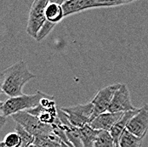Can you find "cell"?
Masks as SVG:
<instances>
[{
	"label": "cell",
	"instance_id": "5b68a950",
	"mask_svg": "<svg viewBox=\"0 0 148 147\" xmlns=\"http://www.w3.org/2000/svg\"><path fill=\"white\" fill-rule=\"evenodd\" d=\"M49 2V0H35L31 5L27 25V32L34 39L37 38L39 31L46 21L45 9Z\"/></svg>",
	"mask_w": 148,
	"mask_h": 147
},
{
	"label": "cell",
	"instance_id": "52a82bcc",
	"mask_svg": "<svg viewBox=\"0 0 148 147\" xmlns=\"http://www.w3.org/2000/svg\"><path fill=\"white\" fill-rule=\"evenodd\" d=\"M121 85L122 83H114V84L101 88L97 92L94 99L90 101L94 105L92 121L99 115L108 111L109 106L113 99V96L115 93L120 88Z\"/></svg>",
	"mask_w": 148,
	"mask_h": 147
},
{
	"label": "cell",
	"instance_id": "30bf717a",
	"mask_svg": "<svg viewBox=\"0 0 148 147\" xmlns=\"http://www.w3.org/2000/svg\"><path fill=\"white\" fill-rule=\"evenodd\" d=\"M123 112L112 113L107 111L96 117L89 125L95 130L110 132L113 126L123 116Z\"/></svg>",
	"mask_w": 148,
	"mask_h": 147
},
{
	"label": "cell",
	"instance_id": "4fadbf2b",
	"mask_svg": "<svg viewBox=\"0 0 148 147\" xmlns=\"http://www.w3.org/2000/svg\"><path fill=\"white\" fill-rule=\"evenodd\" d=\"M62 2H55V1L49 2L45 9V16L48 21L57 25L65 18L64 10L61 5Z\"/></svg>",
	"mask_w": 148,
	"mask_h": 147
},
{
	"label": "cell",
	"instance_id": "277c9868",
	"mask_svg": "<svg viewBox=\"0 0 148 147\" xmlns=\"http://www.w3.org/2000/svg\"><path fill=\"white\" fill-rule=\"evenodd\" d=\"M11 118L16 122V124L23 127L35 138L54 133L52 125H48L41 122L36 117L31 115L27 111L18 112L11 116Z\"/></svg>",
	"mask_w": 148,
	"mask_h": 147
},
{
	"label": "cell",
	"instance_id": "9c48e42d",
	"mask_svg": "<svg viewBox=\"0 0 148 147\" xmlns=\"http://www.w3.org/2000/svg\"><path fill=\"white\" fill-rule=\"evenodd\" d=\"M126 129L138 138L144 139L148 132V104H145L138 113L128 122Z\"/></svg>",
	"mask_w": 148,
	"mask_h": 147
},
{
	"label": "cell",
	"instance_id": "3957f363",
	"mask_svg": "<svg viewBox=\"0 0 148 147\" xmlns=\"http://www.w3.org/2000/svg\"><path fill=\"white\" fill-rule=\"evenodd\" d=\"M133 2L124 0H66L62 2L61 5L66 18L69 15L77 14L88 10L126 5Z\"/></svg>",
	"mask_w": 148,
	"mask_h": 147
},
{
	"label": "cell",
	"instance_id": "7402d4cb",
	"mask_svg": "<svg viewBox=\"0 0 148 147\" xmlns=\"http://www.w3.org/2000/svg\"><path fill=\"white\" fill-rule=\"evenodd\" d=\"M0 147H7V146H6L4 145V143H3V142L2 141V142L0 143Z\"/></svg>",
	"mask_w": 148,
	"mask_h": 147
},
{
	"label": "cell",
	"instance_id": "44dd1931",
	"mask_svg": "<svg viewBox=\"0 0 148 147\" xmlns=\"http://www.w3.org/2000/svg\"><path fill=\"white\" fill-rule=\"evenodd\" d=\"M0 121H1V129H3V125L5 124V122L7 121V118L3 117V116H0Z\"/></svg>",
	"mask_w": 148,
	"mask_h": 147
},
{
	"label": "cell",
	"instance_id": "2e32d148",
	"mask_svg": "<svg viewBox=\"0 0 148 147\" xmlns=\"http://www.w3.org/2000/svg\"><path fill=\"white\" fill-rule=\"evenodd\" d=\"M143 139L138 138L127 129L123 132L119 142V147H141Z\"/></svg>",
	"mask_w": 148,
	"mask_h": 147
},
{
	"label": "cell",
	"instance_id": "ffe728a7",
	"mask_svg": "<svg viewBox=\"0 0 148 147\" xmlns=\"http://www.w3.org/2000/svg\"><path fill=\"white\" fill-rule=\"evenodd\" d=\"M56 26V24L51 23V22H49V21H48L46 20V21H45V23L44 24L43 27L41 28V30L39 31V32L38 34V37H37L36 40L38 42H41L43 39H45V38L50 33V31L55 28Z\"/></svg>",
	"mask_w": 148,
	"mask_h": 147
},
{
	"label": "cell",
	"instance_id": "8992f818",
	"mask_svg": "<svg viewBox=\"0 0 148 147\" xmlns=\"http://www.w3.org/2000/svg\"><path fill=\"white\" fill-rule=\"evenodd\" d=\"M60 109L66 115L70 123L77 129L88 125L92 121L94 105L91 102L69 107H60Z\"/></svg>",
	"mask_w": 148,
	"mask_h": 147
},
{
	"label": "cell",
	"instance_id": "603a6c76",
	"mask_svg": "<svg viewBox=\"0 0 148 147\" xmlns=\"http://www.w3.org/2000/svg\"><path fill=\"white\" fill-rule=\"evenodd\" d=\"M29 147H38V146H35V145L33 144V145H32V146H30Z\"/></svg>",
	"mask_w": 148,
	"mask_h": 147
},
{
	"label": "cell",
	"instance_id": "d6986e66",
	"mask_svg": "<svg viewBox=\"0 0 148 147\" xmlns=\"http://www.w3.org/2000/svg\"><path fill=\"white\" fill-rule=\"evenodd\" d=\"M4 145L7 147H21V139L19 134L15 132L7 133L3 140Z\"/></svg>",
	"mask_w": 148,
	"mask_h": 147
},
{
	"label": "cell",
	"instance_id": "ac0fdd59",
	"mask_svg": "<svg viewBox=\"0 0 148 147\" xmlns=\"http://www.w3.org/2000/svg\"><path fill=\"white\" fill-rule=\"evenodd\" d=\"M15 132L17 133L21 139V147H29L30 146L34 144L35 137L32 136L30 133H28L23 127L19 124L15 126Z\"/></svg>",
	"mask_w": 148,
	"mask_h": 147
},
{
	"label": "cell",
	"instance_id": "ba28073f",
	"mask_svg": "<svg viewBox=\"0 0 148 147\" xmlns=\"http://www.w3.org/2000/svg\"><path fill=\"white\" fill-rule=\"evenodd\" d=\"M139 108L134 106L130 98V93L126 84L121 85L119 90L115 93L113 99L108 109V112L118 113V112H127L136 111Z\"/></svg>",
	"mask_w": 148,
	"mask_h": 147
},
{
	"label": "cell",
	"instance_id": "7a4b0ae2",
	"mask_svg": "<svg viewBox=\"0 0 148 147\" xmlns=\"http://www.w3.org/2000/svg\"><path fill=\"white\" fill-rule=\"evenodd\" d=\"M47 96H49V94L41 91H37L33 94H23L18 97L9 98L4 102H1V116L8 118L18 112L27 111L36 108L40 105L41 100Z\"/></svg>",
	"mask_w": 148,
	"mask_h": 147
},
{
	"label": "cell",
	"instance_id": "9a60e30c",
	"mask_svg": "<svg viewBox=\"0 0 148 147\" xmlns=\"http://www.w3.org/2000/svg\"><path fill=\"white\" fill-rule=\"evenodd\" d=\"M79 131L84 147H95V143L99 131L93 129L89 124L79 129Z\"/></svg>",
	"mask_w": 148,
	"mask_h": 147
},
{
	"label": "cell",
	"instance_id": "6da1fadb",
	"mask_svg": "<svg viewBox=\"0 0 148 147\" xmlns=\"http://www.w3.org/2000/svg\"><path fill=\"white\" fill-rule=\"evenodd\" d=\"M36 76L31 72L27 64L19 60L1 72V92L10 98L23 95V87Z\"/></svg>",
	"mask_w": 148,
	"mask_h": 147
},
{
	"label": "cell",
	"instance_id": "5bb4252c",
	"mask_svg": "<svg viewBox=\"0 0 148 147\" xmlns=\"http://www.w3.org/2000/svg\"><path fill=\"white\" fill-rule=\"evenodd\" d=\"M62 141L55 133L45 134L35 138L34 145L38 147H62Z\"/></svg>",
	"mask_w": 148,
	"mask_h": 147
},
{
	"label": "cell",
	"instance_id": "e0dca14e",
	"mask_svg": "<svg viewBox=\"0 0 148 147\" xmlns=\"http://www.w3.org/2000/svg\"><path fill=\"white\" fill-rule=\"evenodd\" d=\"M95 147H116V145L110 132L99 131Z\"/></svg>",
	"mask_w": 148,
	"mask_h": 147
},
{
	"label": "cell",
	"instance_id": "8fae6325",
	"mask_svg": "<svg viewBox=\"0 0 148 147\" xmlns=\"http://www.w3.org/2000/svg\"><path fill=\"white\" fill-rule=\"evenodd\" d=\"M27 111L31 115L36 117L41 122L48 125H53L58 119V109L56 107L44 108L39 105L38 107Z\"/></svg>",
	"mask_w": 148,
	"mask_h": 147
},
{
	"label": "cell",
	"instance_id": "7c38bea8",
	"mask_svg": "<svg viewBox=\"0 0 148 147\" xmlns=\"http://www.w3.org/2000/svg\"><path fill=\"white\" fill-rule=\"evenodd\" d=\"M140 111V108L136 111H127L124 112L123 116L121 118L119 122L113 126V128L111 129L110 133L115 142L116 147H119V142H120V139L123 135V132L126 129L127 124L128 122L130 121V119L133 118L134 116L138 113V111Z\"/></svg>",
	"mask_w": 148,
	"mask_h": 147
}]
</instances>
